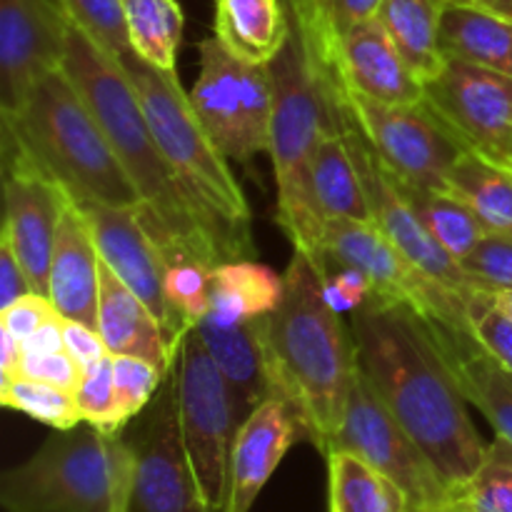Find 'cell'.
I'll return each instance as SVG.
<instances>
[{
	"label": "cell",
	"instance_id": "cell-1",
	"mask_svg": "<svg viewBox=\"0 0 512 512\" xmlns=\"http://www.w3.org/2000/svg\"><path fill=\"white\" fill-rule=\"evenodd\" d=\"M358 370L418 443L448 493L488 455L438 328L413 305L370 298L350 315Z\"/></svg>",
	"mask_w": 512,
	"mask_h": 512
},
{
	"label": "cell",
	"instance_id": "cell-2",
	"mask_svg": "<svg viewBox=\"0 0 512 512\" xmlns=\"http://www.w3.org/2000/svg\"><path fill=\"white\" fill-rule=\"evenodd\" d=\"M63 70L90 105L125 173L133 180L140 195V220L168 265L195 260L218 268L223 258L165 163L138 93L118 58L70 25Z\"/></svg>",
	"mask_w": 512,
	"mask_h": 512
},
{
	"label": "cell",
	"instance_id": "cell-3",
	"mask_svg": "<svg viewBox=\"0 0 512 512\" xmlns=\"http://www.w3.org/2000/svg\"><path fill=\"white\" fill-rule=\"evenodd\" d=\"M283 275V298L265 318L270 383L305 425L308 443L325 455L358 375L353 330L325 303L320 270L308 255L295 250Z\"/></svg>",
	"mask_w": 512,
	"mask_h": 512
},
{
	"label": "cell",
	"instance_id": "cell-4",
	"mask_svg": "<svg viewBox=\"0 0 512 512\" xmlns=\"http://www.w3.org/2000/svg\"><path fill=\"white\" fill-rule=\"evenodd\" d=\"M118 63L138 93L165 163L198 213L223 263L250 258V205L230 173L228 158L200 123L178 73L145 63L135 50Z\"/></svg>",
	"mask_w": 512,
	"mask_h": 512
},
{
	"label": "cell",
	"instance_id": "cell-5",
	"mask_svg": "<svg viewBox=\"0 0 512 512\" xmlns=\"http://www.w3.org/2000/svg\"><path fill=\"white\" fill-rule=\"evenodd\" d=\"M3 133L78 205L140 208V195L98 118L65 70L45 75L23 103L0 110Z\"/></svg>",
	"mask_w": 512,
	"mask_h": 512
},
{
	"label": "cell",
	"instance_id": "cell-6",
	"mask_svg": "<svg viewBox=\"0 0 512 512\" xmlns=\"http://www.w3.org/2000/svg\"><path fill=\"white\" fill-rule=\"evenodd\" d=\"M270 78L273 120L268 153L278 183V225L295 250L313 258L325 220L310 208L305 185L308 163L318 140L340 123L328 93V73L310 58L308 45L295 25L285 48L270 63Z\"/></svg>",
	"mask_w": 512,
	"mask_h": 512
},
{
	"label": "cell",
	"instance_id": "cell-7",
	"mask_svg": "<svg viewBox=\"0 0 512 512\" xmlns=\"http://www.w3.org/2000/svg\"><path fill=\"white\" fill-rule=\"evenodd\" d=\"M133 478L128 438L80 423L10 468L0 503L5 512H133Z\"/></svg>",
	"mask_w": 512,
	"mask_h": 512
},
{
	"label": "cell",
	"instance_id": "cell-8",
	"mask_svg": "<svg viewBox=\"0 0 512 512\" xmlns=\"http://www.w3.org/2000/svg\"><path fill=\"white\" fill-rule=\"evenodd\" d=\"M173 385L180 430L195 478L205 503L215 512H223L230 450L248 410L195 328L180 340Z\"/></svg>",
	"mask_w": 512,
	"mask_h": 512
},
{
	"label": "cell",
	"instance_id": "cell-9",
	"mask_svg": "<svg viewBox=\"0 0 512 512\" xmlns=\"http://www.w3.org/2000/svg\"><path fill=\"white\" fill-rule=\"evenodd\" d=\"M320 260H335L358 268L373 283L375 298L408 303L448 333L473 335L470 333L473 298H465L463 293L438 283L418 265L410 263L373 220H325L313 263Z\"/></svg>",
	"mask_w": 512,
	"mask_h": 512
},
{
	"label": "cell",
	"instance_id": "cell-10",
	"mask_svg": "<svg viewBox=\"0 0 512 512\" xmlns=\"http://www.w3.org/2000/svg\"><path fill=\"white\" fill-rule=\"evenodd\" d=\"M328 93L335 110L400 180L445 190L450 168L463 155L465 145L425 100L413 105L375 103L338 85L330 75Z\"/></svg>",
	"mask_w": 512,
	"mask_h": 512
},
{
	"label": "cell",
	"instance_id": "cell-11",
	"mask_svg": "<svg viewBox=\"0 0 512 512\" xmlns=\"http://www.w3.org/2000/svg\"><path fill=\"white\" fill-rule=\"evenodd\" d=\"M190 103L225 158L248 163L253 155L268 153L273 120L270 65L243 63L215 35L205 38Z\"/></svg>",
	"mask_w": 512,
	"mask_h": 512
},
{
	"label": "cell",
	"instance_id": "cell-12",
	"mask_svg": "<svg viewBox=\"0 0 512 512\" xmlns=\"http://www.w3.org/2000/svg\"><path fill=\"white\" fill-rule=\"evenodd\" d=\"M330 450H348L373 465L378 473H383L403 490L413 510L430 512L448 503V488L435 473L433 463L425 458L418 443L400 428L390 410L380 403L360 370L355 375L343 425L325 455Z\"/></svg>",
	"mask_w": 512,
	"mask_h": 512
},
{
	"label": "cell",
	"instance_id": "cell-13",
	"mask_svg": "<svg viewBox=\"0 0 512 512\" xmlns=\"http://www.w3.org/2000/svg\"><path fill=\"white\" fill-rule=\"evenodd\" d=\"M135 455L133 512H215L195 478L175 405L173 373L128 438Z\"/></svg>",
	"mask_w": 512,
	"mask_h": 512
},
{
	"label": "cell",
	"instance_id": "cell-14",
	"mask_svg": "<svg viewBox=\"0 0 512 512\" xmlns=\"http://www.w3.org/2000/svg\"><path fill=\"white\" fill-rule=\"evenodd\" d=\"M3 193L5 220L0 235L13 245L33 293L48 298L55 238L73 200L8 133H3Z\"/></svg>",
	"mask_w": 512,
	"mask_h": 512
},
{
	"label": "cell",
	"instance_id": "cell-15",
	"mask_svg": "<svg viewBox=\"0 0 512 512\" xmlns=\"http://www.w3.org/2000/svg\"><path fill=\"white\" fill-rule=\"evenodd\" d=\"M338 113V110H335ZM343 133L353 150L355 165L363 178L365 193H368L370 210H373V223L385 233V238L405 255L413 265H418L423 273L435 278L438 283L458 290L465 298H475L478 293H488L480 288L473 278L463 270V265L433 238L420 215L415 213L413 203L405 195L403 183L398 175L375 155V150L365 143L363 135L338 113Z\"/></svg>",
	"mask_w": 512,
	"mask_h": 512
},
{
	"label": "cell",
	"instance_id": "cell-16",
	"mask_svg": "<svg viewBox=\"0 0 512 512\" xmlns=\"http://www.w3.org/2000/svg\"><path fill=\"white\" fill-rule=\"evenodd\" d=\"M70 25L60 0H0V110L63 68Z\"/></svg>",
	"mask_w": 512,
	"mask_h": 512
},
{
	"label": "cell",
	"instance_id": "cell-17",
	"mask_svg": "<svg viewBox=\"0 0 512 512\" xmlns=\"http://www.w3.org/2000/svg\"><path fill=\"white\" fill-rule=\"evenodd\" d=\"M425 103L465 148L485 153L512 128V75L448 58L445 68L425 83Z\"/></svg>",
	"mask_w": 512,
	"mask_h": 512
},
{
	"label": "cell",
	"instance_id": "cell-18",
	"mask_svg": "<svg viewBox=\"0 0 512 512\" xmlns=\"http://www.w3.org/2000/svg\"><path fill=\"white\" fill-rule=\"evenodd\" d=\"M80 208L93 230L100 260L148 305L170 340L180 345L188 328L165 298L168 260L150 238L138 208H115V205L100 203H83Z\"/></svg>",
	"mask_w": 512,
	"mask_h": 512
},
{
	"label": "cell",
	"instance_id": "cell-19",
	"mask_svg": "<svg viewBox=\"0 0 512 512\" xmlns=\"http://www.w3.org/2000/svg\"><path fill=\"white\" fill-rule=\"evenodd\" d=\"M308 440V430L285 400L268 398L240 425L230 450L223 512H250L288 450Z\"/></svg>",
	"mask_w": 512,
	"mask_h": 512
},
{
	"label": "cell",
	"instance_id": "cell-20",
	"mask_svg": "<svg viewBox=\"0 0 512 512\" xmlns=\"http://www.w3.org/2000/svg\"><path fill=\"white\" fill-rule=\"evenodd\" d=\"M328 75L375 103L413 105L425 100V85L415 78L378 18L363 20L343 35Z\"/></svg>",
	"mask_w": 512,
	"mask_h": 512
},
{
	"label": "cell",
	"instance_id": "cell-21",
	"mask_svg": "<svg viewBox=\"0 0 512 512\" xmlns=\"http://www.w3.org/2000/svg\"><path fill=\"white\" fill-rule=\"evenodd\" d=\"M100 253L93 230L78 203H70L60 220L50 260L48 298L65 320L98 330Z\"/></svg>",
	"mask_w": 512,
	"mask_h": 512
},
{
	"label": "cell",
	"instance_id": "cell-22",
	"mask_svg": "<svg viewBox=\"0 0 512 512\" xmlns=\"http://www.w3.org/2000/svg\"><path fill=\"white\" fill-rule=\"evenodd\" d=\"M98 333L110 355H135L165 375L173 373L180 345L170 340L148 305L100 260Z\"/></svg>",
	"mask_w": 512,
	"mask_h": 512
},
{
	"label": "cell",
	"instance_id": "cell-23",
	"mask_svg": "<svg viewBox=\"0 0 512 512\" xmlns=\"http://www.w3.org/2000/svg\"><path fill=\"white\" fill-rule=\"evenodd\" d=\"M265 318L238 325H220L203 318L195 325V333L200 335L205 348L230 380L248 415L260 403L275 398L273 383H270L268 350H265Z\"/></svg>",
	"mask_w": 512,
	"mask_h": 512
},
{
	"label": "cell",
	"instance_id": "cell-24",
	"mask_svg": "<svg viewBox=\"0 0 512 512\" xmlns=\"http://www.w3.org/2000/svg\"><path fill=\"white\" fill-rule=\"evenodd\" d=\"M305 185H308L310 208L320 220H373L368 193H365L343 125L328 130L318 140L310 155Z\"/></svg>",
	"mask_w": 512,
	"mask_h": 512
},
{
	"label": "cell",
	"instance_id": "cell-25",
	"mask_svg": "<svg viewBox=\"0 0 512 512\" xmlns=\"http://www.w3.org/2000/svg\"><path fill=\"white\" fill-rule=\"evenodd\" d=\"M215 38L243 63L270 65L290 38L285 0H215Z\"/></svg>",
	"mask_w": 512,
	"mask_h": 512
},
{
	"label": "cell",
	"instance_id": "cell-26",
	"mask_svg": "<svg viewBox=\"0 0 512 512\" xmlns=\"http://www.w3.org/2000/svg\"><path fill=\"white\" fill-rule=\"evenodd\" d=\"M438 328V325H435ZM455 375L470 405L485 415L495 435L512 443V373L485 353L473 335L448 333L438 328Z\"/></svg>",
	"mask_w": 512,
	"mask_h": 512
},
{
	"label": "cell",
	"instance_id": "cell-27",
	"mask_svg": "<svg viewBox=\"0 0 512 512\" xmlns=\"http://www.w3.org/2000/svg\"><path fill=\"white\" fill-rule=\"evenodd\" d=\"M285 290V275L255 260H228L213 268L210 278V313L205 318L220 325H238L265 318L278 308Z\"/></svg>",
	"mask_w": 512,
	"mask_h": 512
},
{
	"label": "cell",
	"instance_id": "cell-28",
	"mask_svg": "<svg viewBox=\"0 0 512 512\" xmlns=\"http://www.w3.org/2000/svg\"><path fill=\"white\" fill-rule=\"evenodd\" d=\"M440 50L445 58L508 70L512 23L478 3H445L440 15Z\"/></svg>",
	"mask_w": 512,
	"mask_h": 512
},
{
	"label": "cell",
	"instance_id": "cell-29",
	"mask_svg": "<svg viewBox=\"0 0 512 512\" xmlns=\"http://www.w3.org/2000/svg\"><path fill=\"white\" fill-rule=\"evenodd\" d=\"M443 5V0H383L375 15L423 85L433 80L448 60L440 50Z\"/></svg>",
	"mask_w": 512,
	"mask_h": 512
},
{
	"label": "cell",
	"instance_id": "cell-30",
	"mask_svg": "<svg viewBox=\"0 0 512 512\" xmlns=\"http://www.w3.org/2000/svg\"><path fill=\"white\" fill-rule=\"evenodd\" d=\"M445 190L463 200L488 228V233L512 235V175L480 155L465 148L448 173Z\"/></svg>",
	"mask_w": 512,
	"mask_h": 512
},
{
	"label": "cell",
	"instance_id": "cell-31",
	"mask_svg": "<svg viewBox=\"0 0 512 512\" xmlns=\"http://www.w3.org/2000/svg\"><path fill=\"white\" fill-rule=\"evenodd\" d=\"M330 512H410L403 490L348 450L328 455Z\"/></svg>",
	"mask_w": 512,
	"mask_h": 512
},
{
	"label": "cell",
	"instance_id": "cell-32",
	"mask_svg": "<svg viewBox=\"0 0 512 512\" xmlns=\"http://www.w3.org/2000/svg\"><path fill=\"white\" fill-rule=\"evenodd\" d=\"M383 0H285L310 58L328 73L338 43L350 28L375 18Z\"/></svg>",
	"mask_w": 512,
	"mask_h": 512
},
{
	"label": "cell",
	"instance_id": "cell-33",
	"mask_svg": "<svg viewBox=\"0 0 512 512\" xmlns=\"http://www.w3.org/2000/svg\"><path fill=\"white\" fill-rule=\"evenodd\" d=\"M400 183H403L405 195L410 198L425 228L458 263H463L470 250L488 235V228L480 223L478 215L463 200L450 195L448 190L420 188V185H410L405 180H400Z\"/></svg>",
	"mask_w": 512,
	"mask_h": 512
},
{
	"label": "cell",
	"instance_id": "cell-34",
	"mask_svg": "<svg viewBox=\"0 0 512 512\" xmlns=\"http://www.w3.org/2000/svg\"><path fill=\"white\" fill-rule=\"evenodd\" d=\"M133 50L163 70H175L185 15L178 0H123Z\"/></svg>",
	"mask_w": 512,
	"mask_h": 512
},
{
	"label": "cell",
	"instance_id": "cell-35",
	"mask_svg": "<svg viewBox=\"0 0 512 512\" xmlns=\"http://www.w3.org/2000/svg\"><path fill=\"white\" fill-rule=\"evenodd\" d=\"M460 512H512V443L495 435L480 468L448 493Z\"/></svg>",
	"mask_w": 512,
	"mask_h": 512
},
{
	"label": "cell",
	"instance_id": "cell-36",
	"mask_svg": "<svg viewBox=\"0 0 512 512\" xmlns=\"http://www.w3.org/2000/svg\"><path fill=\"white\" fill-rule=\"evenodd\" d=\"M0 403L53 430H70L83 423V415L70 390L23 378V375L0 383Z\"/></svg>",
	"mask_w": 512,
	"mask_h": 512
},
{
	"label": "cell",
	"instance_id": "cell-37",
	"mask_svg": "<svg viewBox=\"0 0 512 512\" xmlns=\"http://www.w3.org/2000/svg\"><path fill=\"white\" fill-rule=\"evenodd\" d=\"M70 23L113 58L133 53L123 0H60Z\"/></svg>",
	"mask_w": 512,
	"mask_h": 512
},
{
	"label": "cell",
	"instance_id": "cell-38",
	"mask_svg": "<svg viewBox=\"0 0 512 512\" xmlns=\"http://www.w3.org/2000/svg\"><path fill=\"white\" fill-rule=\"evenodd\" d=\"M73 395L80 415H83V423L95 425L105 433H123V423H120L118 415V395H115L113 355L83 368Z\"/></svg>",
	"mask_w": 512,
	"mask_h": 512
},
{
	"label": "cell",
	"instance_id": "cell-39",
	"mask_svg": "<svg viewBox=\"0 0 512 512\" xmlns=\"http://www.w3.org/2000/svg\"><path fill=\"white\" fill-rule=\"evenodd\" d=\"M210 278L213 268L205 263L180 260L168 265L165 298L188 330H193L210 313Z\"/></svg>",
	"mask_w": 512,
	"mask_h": 512
},
{
	"label": "cell",
	"instance_id": "cell-40",
	"mask_svg": "<svg viewBox=\"0 0 512 512\" xmlns=\"http://www.w3.org/2000/svg\"><path fill=\"white\" fill-rule=\"evenodd\" d=\"M113 378L115 395H118V415L125 428L130 420L148 410L168 375L135 355H113Z\"/></svg>",
	"mask_w": 512,
	"mask_h": 512
},
{
	"label": "cell",
	"instance_id": "cell-41",
	"mask_svg": "<svg viewBox=\"0 0 512 512\" xmlns=\"http://www.w3.org/2000/svg\"><path fill=\"white\" fill-rule=\"evenodd\" d=\"M460 265L483 290L512 288V235L488 233Z\"/></svg>",
	"mask_w": 512,
	"mask_h": 512
},
{
	"label": "cell",
	"instance_id": "cell-42",
	"mask_svg": "<svg viewBox=\"0 0 512 512\" xmlns=\"http://www.w3.org/2000/svg\"><path fill=\"white\" fill-rule=\"evenodd\" d=\"M470 333L485 353L512 373V320L490 300V290L470 303Z\"/></svg>",
	"mask_w": 512,
	"mask_h": 512
},
{
	"label": "cell",
	"instance_id": "cell-43",
	"mask_svg": "<svg viewBox=\"0 0 512 512\" xmlns=\"http://www.w3.org/2000/svg\"><path fill=\"white\" fill-rule=\"evenodd\" d=\"M315 265H318L320 280H323L325 303L338 315H353L373 298V283L358 268L335 263V260H320Z\"/></svg>",
	"mask_w": 512,
	"mask_h": 512
},
{
	"label": "cell",
	"instance_id": "cell-44",
	"mask_svg": "<svg viewBox=\"0 0 512 512\" xmlns=\"http://www.w3.org/2000/svg\"><path fill=\"white\" fill-rule=\"evenodd\" d=\"M80 373H83V368L70 358L68 350L45 355L23 353V365H20V375H23V378L58 385V388L70 390V393H73L75 385H78Z\"/></svg>",
	"mask_w": 512,
	"mask_h": 512
},
{
	"label": "cell",
	"instance_id": "cell-45",
	"mask_svg": "<svg viewBox=\"0 0 512 512\" xmlns=\"http://www.w3.org/2000/svg\"><path fill=\"white\" fill-rule=\"evenodd\" d=\"M58 313L55 305L50 303V298L38 293H28L25 298H20L18 303H13L10 308L0 310V328L8 330L13 338H18L23 343L25 338L35 333L45 320H50Z\"/></svg>",
	"mask_w": 512,
	"mask_h": 512
},
{
	"label": "cell",
	"instance_id": "cell-46",
	"mask_svg": "<svg viewBox=\"0 0 512 512\" xmlns=\"http://www.w3.org/2000/svg\"><path fill=\"white\" fill-rule=\"evenodd\" d=\"M63 335H65V350H68V355L80 365V368H88V365L98 363V360L108 358L110 355L103 335H100L95 328H90V325L75 323V320H65Z\"/></svg>",
	"mask_w": 512,
	"mask_h": 512
},
{
	"label": "cell",
	"instance_id": "cell-47",
	"mask_svg": "<svg viewBox=\"0 0 512 512\" xmlns=\"http://www.w3.org/2000/svg\"><path fill=\"white\" fill-rule=\"evenodd\" d=\"M28 293H33V285H30L13 245L0 235V310L10 308Z\"/></svg>",
	"mask_w": 512,
	"mask_h": 512
},
{
	"label": "cell",
	"instance_id": "cell-48",
	"mask_svg": "<svg viewBox=\"0 0 512 512\" xmlns=\"http://www.w3.org/2000/svg\"><path fill=\"white\" fill-rule=\"evenodd\" d=\"M65 318L55 313L53 318L45 320L30 338L23 340V353L28 355H45V353H60L65 350V335H63Z\"/></svg>",
	"mask_w": 512,
	"mask_h": 512
},
{
	"label": "cell",
	"instance_id": "cell-49",
	"mask_svg": "<svg viewBox=\"0 0 512 512\" xmlns=\"http://www.w3.org/2000/svg\"><path fill=\"white\" fill-rule=\"evenodd\" d=\"M20 365H23V343L0 328V383L20 378Z\"/></svg>",
	"mask_w": 512,
	"mask_h": 512
},
{
	"label": "cell",
	"instance_id": "cell-50",
	"mask_svg": "<svg viewBox=\"0 0 512 512\" xmlns=\"http://www.w3.org/2000/svg\"><path fill=\"white\" fill-rule=\"evenodd\" d=\"M480 155H485V158L493 160L495 165H500V168L508 170V173L512 175V128L498 140V143H493L488 150H485V153H480Z\"/></svg>",
	"mask_w": 512,
	"mask_h": 512
},
{
	"label": "cell",
	"instance_id": "cell-51",
	"mask_svg": "<svg viewBox=\"0 0 512 512\" xmlns=\"http://www.w3.org/2000/svg\"><path fill=\"white\" fill-rule=\"evenodd\" d=\"M490 300H493V303L498 305V308L512 320V288L490 290Z\"/></svg>",
	"mask_w": 512,
	"mask_h": 512
},
{
	"label": "cell",
	"instance_id": "cell-52",
	"mask_svg": "<svg viewBox=\"0 0 512 512\" xmlns=\"http://www.w3.org/2000/svg\"><path fill=\"white\" fill-rule=\"evenodd\" d=\"M478 5L493 10L495 15H500V18L510 20L512 23V0H478Z\"/></svg>",
	"mask_w": 512,
	"mask_h": 512
},
{
	"label": "cell",
	"instance_id": "cell-53",
	"mask_svg": "<svg viewBox=\"0 0 512 512\" xmlns=\"http://www.w3.org/2000/svg\"><path fill=\"white\" fill-rule=\"evenodd\" d=\"M430 512H460V510L450 508V505H443V508H438V510H430Z\"/></svg>",
	"mask_w": 512,
	"mask_h": 512
},
{
	"label": "cell",
	"instance_id": "cell-54",
	"mask_svg": "<svg viewBox=\"0 0 512 512\" xmlns=\"http://www.w3.org/2000/svg\"><path fill=\"white\" fill-rule=\"evenodd\" d=\"M443 3H478V0H443Z\"/></svg>",
	"mask_w": 512,
	"mask_h": 512
},
{
	"label": "cell",
	"instance_id": "cell-55",
	"mask_svg": "<svg viewBox=\"0 0 512 512\" xmlns=\"http://www.w3.org/2000/svg\"><path fill=\"white\" fill-rule=\"evenodd\" d=\"M505 73L512 75V55H510V63H508V70H505Z\"/></svg>",
	"mask_w": 512,
	"mask_h": 512
},
{
	"label": "cell",
	"instance_id": "cell-56",
	"mask_svg": "<svg viewBox=\"0 0 512 512\" xmlns=\"http://www.w3.org/2000/svg\"><path fill=\"white\" fill-rule=\"evenodd\" d=\"M410 512H428V510H410Z\"/></svg>",
	"mask_w": 512,
	"mask_h": 512
}]
</instances>
